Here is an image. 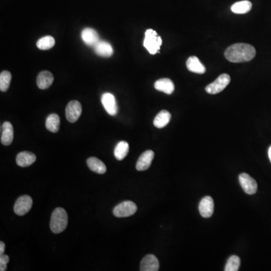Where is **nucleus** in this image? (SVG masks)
<instances>
[{"label": "nucleus", "instance_id": "nucleus-8", "mask_svg": "<svg viewBox=\"0 0 271 271\" xmlns=\"http://www.w3.org/2000/svg\"><path fill=\"white\" fill-rule=\"evenodd\" d=\"M239 181L242 190L244 191L246 194L252 195L257 192L258 184L249 174H245V173L241 174L239 176Z\"/></svg>", "mask_w": 271, "mask_h": 271}, {"label": "nucleus", "instance_id": "nucleus-23", "mask_svg": "<svg viewBox=\"0 0 271 271\" xmlns=\"http://www.w3.org/2000/svg\"><path fill=\"white\" fill-rule=\"evenodd\" d=\"M252 7H253V4L250 1L243 0V1L234 3L231 6V9L235 14H246L251 11Z\"/></svg>", "mask_w": 271, "mask_h": 271}, {"label": "nucleus", "instance_id": "nucleus-16", "mask_svg": "<svg viewBox=\"0 0 271 271\" xmlns=\"http://www.w3.org/2000/svg\"><path fill=\"white\" fill-rule=\"evenodd\" d=\"M186 66L192 73H197V74H204L206 73L205 66L195 56H191L187 60Z\"/></svg>", "mask_w": 271, "mask_h": 271}, {"label": "nucleus", "instance_id": "nucleus-9", "mask_svg": "<svg viewBox=\"0 0 271 271\" xmlns=\"http://www.w3.org/2000/svg\"><path fill=\"white\" fill-rule=\"evenodd\" d=\"M102 104L109 115L115 116L118 113V106L114 95L110 93H105L101 98Z\"/></svg>", "mask_w": 271, "mask_h": 271}, {"label": "nucleus", "instance_id": "nucleus-6", "mask_svg": "<svg viewBox=\"0 0 271 271\" xmlns=\"http://www.w3.org/2000/svg\"><path fill=\"white\" fill-rule=\"evenodd\" d=\"M32 199L29 195H23L19 197L14 206V212L17 216H24L32 208Z\"/></svg>", "mask_w": 271, "mask_h": 271}, {"label": "nucleus", "instance_id": "nucleus-24", "mask_svg": "<svg viewBox=\"0 0 271 271\" xmlns=\"http://www.w3.org/2000/svg\"><path fill=\"white\" fill-rule=\"evenodd\" d=\"M129 152V144L126 141H121L117 144L114 151L115 159L118 160H123Z\"/></svg>", "mask_w": 271, "mask_h": 271}, {"label": "nucleus", "instance_id": "nucleus-1", "mask_svg": "<svg viewBox=\"0 0 271 271\" xmlns=\"http://www.w3.org/2000/svg\"><path fill=\"white\" fill-rule=\"evenodd\" d=\"M255 48L251 45L236 43L227 48L224 57L232 63L249 62L255 57Z\"/></svg>", "mask_w": 271, "mask_h": 271}, {"label": "nucleus", "instance_id": "nucleus-15", "mask_svg": "<svg viewBox=\"0 0 271 271\" xmlns=\"http://www.w3.org/2000/svg\"><path fill=\"white\" fill-rule=\"evenodd\" d=\"M36 160V157L32 152H20L16 158V163L21 167H27L32 165Z\"/></svg>", "mask_w": 271, "mask_h": 271}, {"label": "nucleus", "instance_id": "nucleus-11", "mask_svg": "<svg viewBox=\"0 0 271 271\" xmlns=\"http://www.w3.org/2000/svg\"><path fill=\"white\" fill-rule=\"evenodd\" d=\"M154 158H155V153L153 151H145L139 158L136 168L138 171H145L148 170L152 164Z\"/></svg>", "mask_w": 271, "mask_h": 271}, {"label": "nucleus", "instance_id": "nucleus-3", "mask_svg": "<svg viewBox=\"0 0 271 271\" xmlns=\"http://www.w3.org/2000/svg\"><path fill=\"white\" fill-rule=\"evenodd\" d=\"M162 45V39L153 30H147L145 32L143 46L151 54L159 52Z\"/></svg>", "mask_w": 271, "mask_h": 271}, {"label": "nucleus", "instance_id": "nucleus-13", "mask_svg": "<svg viewBox=\"0 0 271 271\" xmlns=\"http://www.w3.org/2000/svg\"><path fill=\"white\" fill-rule=\"evenodd\" d=\"M159 267V260L154 255H147L140 263L141 271H158Z\"/></svg>", "mask_w": 271, "mask_h": 271}, {"label": "nucleus", "instance_id": "nucleus-19", "mask_svg": "<svg viewBox=\"0 0 271 271\" xmlns=\"http://www.w3.org/2000/svg\"><path fill=\"white\" fill-rule=\"evenodd\" d=\"M155 88L158 91L165 93L167 95H172L175 86L174 82L170 79H160L155 83Z\"/></svg>", "mask_w": 271, "mask_h": 271}, {"label": "nucleus", "instance_id": "nucleus-20", "mask_svg": "<svg viewBox=\"0 0 271 271\" xmlns=\"http://www.w3.org/2000/svg\"><path fill=\"white\" fill-rule=\"evenodd\" d=\"M87 164L93 172L99 174H104L106 172L105 163L95 157H91L87 160Z\"/></svg>", "mask_w": 271, "mask_h": 271}, {"label": "nucleus", "instance_id": "nucleus-21", "mask_svg": "<svg viewBox=\"0 0 271 271\" xmlns=\"http://www.w3.org/2000/svg\"><path fill=\"white\" fill-rule=\"evenodd\" d=\"M171 119V114L167 110H162L154 119V125L157 128H163L167 126Z\"/></svg>", "mask_w": 271, "mask_h": 271}, {"label": "nucleus", "instance_id": "nucleus-4", "mask_svg": "<svg viewBox=\"0 0 271 271\" xmlns=\"http://www.w3.org/2000/svg\"><path fill=\"white\" fill-rule=\"evenodd\" d=\"M231 82V77L228 74H222L213 82L206 87V91L210 95H217L225 89Z\"/></svg>", "mask_w": 271, "mask_h": 271}, {"label": "nucleus", "instance_id": "nucleus-29", "mask_svg": "<svg viewBox=\"0 0 271 271\" xmlns=\"http://www.w3.org/2000/svg\"><path fill=\"white\" fill-rule=\"evenodd\" d=\"M4 252H5V243L1 241L0 242V255H3Z\"/></svg>", "mask_w": 271, "mask_h": 271}, {"label": "nucleus", "instance_id": "nucleus-28", "mask_svg": "<svg viewBox=\"0 0 271 271\" xmlns=\"http://www.w3.org/2000/svg\"><path fill=\"white\" fill-rule=\"evenodd\" d=\"M9 262V257L6 255H0V271H5L7 270V265Z\"/></svg>", "mask_w": 271, "mask_h": 271}, {"label": "nucleus", "instance_id": "nucleus-25", "mask_svg": "<svg viewBox=\"0 0 271 271\" xmlns=\"http://www.w3.org/2000/svg\"><path fill=\"white\" fill-rule=\"evenodd\" d=\"M54 45H55V40L52 36H50V35L41 38L36 43L38 48L40 50H49L54 47Z\"/></svg>", "mask_w": 271, "mask_h": 271}, {"label": "nucleus", "instance_id": "nucleus-26", "mask_svg": "<svg viewBox=\"0 0 271 271\" xmlns=\"http://www.w3.org/2000/svg\"><path fill=\"white\" fill-rule=\"evenodd\" d=\"M11 80H12V74L9 71H3L0 74V90L2 92H5L9 89L10 86Z\"/></svg>", "mask_w": 271, "mask_h": 271}, {"label": "nucleus", "instance_id": "nucleus-5", "mask_svg": "<svg viewBox=\"0 0 271 271\" xmlns=\"http://www.w3.org/2000/svg\"><path fill=\"white\" fill-rule=\"evenodd\" d=\"M137 211V206L133 201H127L118 204L113 209L114 216L118 218L129 217Z\"/></svg>", "mask_w": 271, "mask_h": 271}, {"label": "nucleus", "instance_id": "nucleus-30", "mask_svg": "<svg viewBox=\"0 0 271 271\" xmlns=\"http://www.w3.org/2000/svg\"><path fill=\"white\" fill-rule=\"evenodd\" d=\"M268 156H269L270 160L271 162V146L269 148V150H268Z\"/></svg>", "mask_w": 271, "mask_h": 271}, {"label": "nucleus", "instance_id": "nucleus-18", "mask_svg": "<svg viewBox=\"0 0 271 271\" xmlns=\"http://www.w3.org/2000/svg\"><path fill=\"white\" fill-rule=\"evenodd\" d=\"M36 81L39 88L42 90L47 89L52 84L54 81V76L52 73L48 71H43L39 73Z\"/></svg>", "mask_w": 271, "mask_h": 271}, {"label": "nucleus", "instance_id": "nucleus-7", "mask_svg": "<svg viewBox=\"0 0 271 271\" xmlns=\"http://www.w3.org/2000/svg\"><path fill=\"white\" fill-rule=\"evenodd\" d=\"M82 112V108L80 102L73 100L69 102L66 106V117L70 123H75L79 120Z\"/></svg>", "mask_w": 271, "mask_h": 271}, {"label": "nucleus", "instance_id": "nucleus-17", "mask_svg": "<svg viewBox=\"0 0 271 271\" xmlns=\"http://www.w3.org/2000/svg\"><path fill=\"white\" fill-rule=\"evenodd\" d=\"M95 52L103 58H110L113 54V48L109 42L99 41L94 47Z\"/></svg>", "mask_w": 271, "mask_h": 271}, {"label": "nucleus", "instance_id": "nucleus-12", "mask_svg": "<svg viewBox=\"0 0 271 271\" xmlns=\"http://www.w3.org/2000/svg\"><path fill=\"white\" fill-rule=\"evenodd\" d=\"M81 37L84 44L91 47H95L100 41L97 32L92 28H85L83 30Z\"/></svg>", "mask_w": 271, "mask_h": 271}, {"label": "nucleus", "instance_id": "nucleus-27", "mask_svg": "<svg viewBox=\"0 0 271 271\" xmlns=\"http://www.w3.org/2000/svg\"><path fill=\"white\" fill-rule=\"evenodd\" d=\"M240 266V258L237 255H232L228 258L226 263L224 271H238Z\"/></svg>", "mask_w": 271, "mask_h": 271}, {"label": "nucleus", "instance_id": "nucleus-10", "mask_svg": "<svg viewBox=\"0 0 271 271\" xmlns=\"http://www.w3.org/2000/svg\"><path fill=\"white\" fill-rule=\"evenodd\" d=\"M199 212L206 219L211 217L214 212L213 199L209 196L204 197L199 204Z\"/></svg>", "mask_w": 271, "mask_h": 271}, {"label": "nucleus", "instance_id": "nucleus-14", "mask_svg": "<svg viewBox=\"0 0 271 271\" xmlns=\"http://www.w3.org/2000/svg\"><path fill=\"white\" fill-rule=\"evenodd\" d=\"M14 139V129L10 122H4L2 125L1 143L2 145H9L12 144Z\"/></svg>", "mask_w": 271, "mask_h": 271}, {"label": "nucleus", "instance_id": "nucleus-22", "mask_svg": "<svg viewBox=\"0 0 271 271\" xmlns=\"http://www.w3.org/2000/svg\"><path fill=\"white\" fill-rule=\"evenodd\" d=\"M60 124H61L60 117L57 114L49 115L46 121V128L52 133L58 132L60 129Z\"/></svg>", "mask_w": 271, "mask_h": 271}, {"label": "nucleus", "instance_id": "nucleus-2", "mask_svg": "<svg viewBox=\"0 0 271 271\" xmlns=\"http://www.w3.org/2000/svg\"><path fill=\"white\" fill-rule=\"evenodd\" d=\"M68 225L67 212L64 208H56L51 214L50 228L54 234L65 231Z\"/></svg>", "mask_w": 271, "mask_h": 271}]
</instances>
